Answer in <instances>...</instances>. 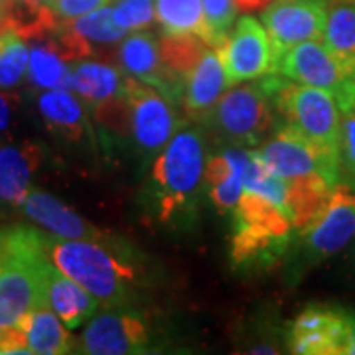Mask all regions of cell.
Returning <instances> with one entry per match:
<instances>
[{"label":"cell","instance_id":"26","mask_svg":"<svg viewBox=\"0 0 355 355\" xmlns=\"http://www.w3.org/2000/svg\"><path fill=\"white\" fill-rule=\"evenodd\" d=\"M26 336L32 354L60 355L69 354L73 347L71 334L62 326L60 316L42 306L26 314Z\"/></svg>","mask_w":355,"mask_h":355},{"label":"cell","instance_id":"22","mask_svg":"<svg viewBox=\"0 0 355 355\" xmlns=\"http://www.w3.org/2000/svg\"><path fill=\"white\" fill-rule=\"evenodd\" d=\"M38 113L53 137L79 142L87 132V114L81 99L67 89H48L38 97Z\"/></svg>","mask_w":355,"mask_h":355},{"label":"cell","instance_id":"7","mask_svg":"<svg viewBox=\"0 0 355 355\" xmlns=\"http://www.w3.org/2000/svg\"><path fill=\"white\" fill-rule=\"evenodd\" d=\"M286 343L292 354L352 355V312L310 304L291 324Z\"/></svg>","mask_w":355,"mask_h":355},{"label":"cell","instance_id":"6","mask_svg":"<svg viewBox=\"0 0 355 355\" xmlns=\"http://www.w3.org/2000/svg\"><path fill=\"white\" fill-rule=\"evenodd\" d=\"M355 241V190L338 184L326 209L300 233H294L288 249V268L294 279L342 253Z\"/></svg>","mask_w":355,"mask_h":355},{"label":"cell","instance_id":"31","mask_svg":"<svg viewBox=\"0 0 355 355\" xmlns=\"http://www.w3.org/2000/svg\"><path fill=\"white\" fill-rule=\"evenodd\" d=\"M30 51L26 40L12 30L0 32V87H16L28 73Z\"/></svg>","mask_w":355,"mask_h":355},{"label":"cell","instance_id":"33","mask_svg":"<svg viewBox=\"0 0 355 355\" xmlns=\"http://www.w3.org/2000/svg\"><path fill=\"white\" fill-rule=\"evenodd\" d=\"M113 18L123 30H148L156 20L154 0H113Z\"/></svg>","mask_w":355,"mask_h":355},{"label":"cell","instance_id":"5","mask_svg":"<svg viewBox=\"0 0 355 355\" xmlns=\"http://www.w3.org/2000/svg\"><path fill=\"white\" fill-rule=\"evenodd\" d=\"M277 130L300 137L338 162L342 135L340 103L324 89L292 83L284 77L277 89Z\"/></svg>","mask_w":355,"mask_h":355},{"label":"cell","instance_id":"28","mask_svg":"<svg viewBox=\"0 0 355 355\" xmlns=\"http://www.w3.org/2000/svg\"><path fill=\"white\" fill-rule=\"evenodd\" d=\"M342 109V135H340V184L355 190V76L338 97Z\"/></svg>","mask_w":355,"mask_h":355},{"label":"cell","instance_id":"20","mask_svg":"<svg viewBox=\"0 0 355 355\" xmlns=\"http://www.w3.org/2000/svg\"><path fill=\"white\" fill-rule=\"evenodd\" d=\"M294 237H279L268 231L233 227L231 235V265L237 270H263L279 265L286 257Z\"/></svg>","mask_w":355,"mask_h":355},{"label":"cell","instance_id":"40","mask_svg":"<svg viewBox=\"0 0 355 355\" xmlns=\"http://www.w3.org/2000/svg\"><path fill=\"white\" fill-rule=\"evenodd\" d=\"M36 2H44V4H50V0H36Z\"/></svg>","mask_w":355,"mask_h":355},{"label":"cell","instance_id":"16","mask_svg":"<svg viewBox=\"0 0 355 355\" xmlns=\"http://www.w3.org/2000/svg\"><path fill=\"white\" fill-rule=\"evenodd\" d=\"M20 211L26 219L46 229L53 237L60 239H87V241H109V237L101 229L91 225L85 217L73 211L62 200L48 191L32 188L26 200L20 203Z\"/></svg>","mask_w":355,"mask_h":355},{"label":"cell","instance_id":"35","mask_svg":"<svg viewBox=\"0 0 355 355\" xmlns=\"http://www.w3.org/2000/svg\"><path fill=\"white\" fill-rule=\"evenodd\" d=\"M26 316L0 330V354H32L26 336Z\"/></svg>","mask_w":355,"mask_h":355},{"label":"cell","instance_id":"12","mask_svg":"<svg viewBox=\"0 0 355 355\" xmlns=\"http://www.w3.org/2000/svg\"><path fill=\"white\" fill-rule=\"evenodd\" d=\"M277 73L292 83L324 89L336 95V99L352 79V73L338 62L322 40H308L291 48L277 64Z\"/></svg>","mask_w":355,"mask_h":355},{"label":"cell","instance_id":"2","mask_svg":"<svg viewBox=\"0 0 355 355\" xmlns=\"http://www.w3.org/2000/svg\"><path fill=\"white\" fill-rule=\"evenodd\" d=\"M109 241L60 239L40 231V253L58 270L89 291L101 304L121 308L137 288V268L114 253Z\"/></svg>","mask_w":355,"mask_h":355},{"label":"cell","instance_id":"38","mask_svg":"<svg viewBox=\"0 0 355 355\" xmlns=\"http://www.w3.org/2000/svg\"><path fill=\"white\" fill-rule=\"evenodd\" d=\"M352 355H355V312H352Z\"/></svg>","mask_w":355,"mask_h":355},{"label":"cell","instance_id":"19","mask_svg":"<svg viewBox=\"0 0 355 355\" xmlns=\"http://www.w3.org/2000/svg\"><path fill=\"white\" fill-rule=\"evenodd\" d=\"M231 85L217 48L209 46L198 65L191 69L190 76L186 77L184 93H182L184 111L193 121H203V116L214 109V105L221 99V95Z\"/></svg>","mask_w":355,"mask_h":355},{"label":"cell","instance_id":"23","mask_svg":"<svg viewBox=\"0 0 355 355\" xmlns=\"http://www.w3.org/2000/svg\"><path fill=\"white\" fill-rule=\"evenodd\" d=\"M71 62L64 55L62 48L53 38V32L32 40V50L28 60V81L34 87L67 89L73 91L71 83Z\"/></svg>","mask_w":355,"mask_h":355},{"label":"cell","instance_id":"34","mask_svg":"<svg viewBox=\"0 0 355 355\" xmlns=\"http://www.w3.org/2000/svg\"><path fill=\"white\" fill-rule=\"evenodd\" d=\"M107 4H113V0H50V8L60 20H76Z\"/></svg>","mask_w":355,"mask_h":355},{"label":"cell","instance_id":"8","mask_svg":"<svg viewBox=\"0 0 355 355\" xmlns=\"http://www.w3.org/2000/svg\"><path fill=\"white\" fill-rule=\"evenodd\" d=\"M330 0H275L261 10V22L270 38L275 71L286 51L308 42L322 40Z\"/></svg>","mask_w":355,"mask_h":355},{"label":"cell","instance_id":"36","mask_svg":"<svg viewBox=\"0 0 355 355\" xmlns=\"http://www.w3.org/2000/svg\"><path fill=\"white\" fill-rule=\"evenodd\" d=\"M18 97L12 93H2L0 91V135H4L8 128L12 127L14 114L18 111Z\"/></svg>","mask_w":355,"mask_h":355},{"label":"cell","instance_id":"32","mask_svg":"<svg viewBox=\"0 0 355 355\" xmlns=\"http://www.w3.org/2000/svg\"><path fill=\"white\" fill-rule=\"evenodd\" d=\"M205 16L203 42L211 48H221L229 38L239 16V6L235 0H202Z\"/></svg>","mask_w":355,"mask_h":355},{"label":"cell","instance_id":"39","mask_svg":"<svg viewBox=\"0 0 355 355\" xmlns=\"http://www.w3.org/2000/svg\"><path fill=\"white\" fill-rule=\"evenodd\" d=\"M6 263H8V257H6V253H4L2 247H0V272H2V268L6 266Z\"/></svg>","mask_w":355,"mask_h":355},{"label":"cell","instance_id":"14","mask_svg":"<svg viewBox=\"0 0 355 355\" xmlns=\"http://www.w3.org/2000/svg\"><path fill=\"white\" fill-rule=\"evenodd\" d=\"M36 270L42 288V302L51 312H55L69 330H76L95 316L101 302L76 280L58 270L48 259L42 257V253L36 261Z\"/></svg>","mask_w":355,"mask_h":355},{"label":"cell","instance_id":"11","mask_svg":"<svg viewBox=\"0 0 355 355\" xmlns=\"http://www.w3.org/2000/svg\"><path fill=\"white\" fill-rule=\"evenodd\" d=\"M254 154L280 180H294L300 176L320 174L326 178L331 186L340 184L338 162L324 153H320L300 137L286 130H277L275 137L265 142L259 150H254Z\"/></svg>","mask_w":355,"mask_h":355},{"label":"cell","instance_id":"17","mask_svg":"<svg viewBox=\"0 0 355 355\" xmlns=\"http://www.w3.org/2000/svg\"><path fill=\"white\" fill-rule=\"evenodd\" d=\"M44 162V148L34 140L0 144V202L20 207Z\"/></svg>","mask_w":355,"mask_h":355},{"label":"cell","instance_id":"30","mask_svg":"<svg viewBox=\"0 0 355 355\" xmlns=\"http://www.w3.org/2000/svg\"><path fill=\"white\" fill-rule=\"evenodd\" d=\"M69 30H73L83 40H87L91 48L95 46H113L127 38V30L114 22L113 6L107 4L95 12H89L76 20H64Z\"/></svg>","mask_w":355,"mask_h":355},{"label":"cell","instance_id":"41","mask_svg":"<svg viewBox=\"0 0 355 355\" xmlns=\"http://www.w3.org/2000/svg\"><path fill=\"white\" fill-rule=\"evenodd\" d=\"M2 2H4V0H0V6H2Z\"/></svg>","mask_w":355,"mask_h":355},{"label":"cell","instance_id":"29","mask_svg":"<svg viewBox=\"0 0 355 355\" xmlns=\"http://www.w3.org/2000/svg\"><path fill=\"white\" fill-rule=\"evenodd\" d=\"M209 44L196 34H184V36H162L160 42V55L166 69L174 73L186 83V77L190 76L191 69L202 60Z\"/></svg>","mask_w":355,"mask_h":355},{"label":"cell","instance_id":"15","mask_svg":"<svg viewBox=\"0 0 355 355\" xmlns=\"http://www.w3.org/2000/svg\"><path fill=\"white\" fill-rule=\"evenodd\" d=\"M40 257V233L36 249L24 259H8L0 272V330L18 322L28 312L42 308L36 261Z\"/></svg>","mask_w":355,"mask_h":355},{"label":"cell","instance_id":"10","mask_svg":"<svg viewBox=\"0 0 355 355\" xmlns=\"http://www.w3.org/2000/svg\"><path fill=\"white\" fill-rule=\"evenodd\" d=\"M148 345L150 331L144 320L121 306L107 310L89 322L77 352L91 355L146 354Z\"/></svg>","mask_w":355,"mask_h":355},{"label":"cell","instance_id":"1","mask_svg":"<svg viewBox=\"0 0 355 355\" xmlns=\"http://www.w3.org/2000/svg\"><path fill=\"white\" fill-rule=\"evenodd\" d=\"M205 146L198 128L180 127L154 158L144 186V205L162 223H186L205 190Z\"/></svg>","mask_w":355,"mask_h":355},{"label":"cell","instance_id":"37","mask_svg":"<svg viewBox=\"0 0 355 355\" xmlns=\"http://www.w3.org/2000/svg\"><path fill=\"white\" fill-rule=\"evenodd\" d=\"M237 6H239V12H257V10H263L266 8L270 2L275 0H235Z\"/></svg>","mask_w":355,"mask_h":355},{"label":"cell","instance_id":"9","mask_svg":"<svg viewBox=\"0 0 355 355\" xmlns=\"http://www.w3.org/2000/svg\"><path fill=\"white\" fill-rule=\"evenodd\" d=\"M229 85L253 81L275 71V55L263 22L253 16L239 18L229 38L217 48Z\"/></svg>","mask_w":355,"mask_h":355},{"label":"cell","instance_id":"4","mask_svg":"<svg viewBox=\"0 0 355 355\" xmlns=\"http://www.w3.org/2000/svg\"><path fill=\"white\" fill-rule=\"evenodd\" d=\"M103 127L123 130L142 160L156 158L180 128L176 103L158 89L127 77L121 99L99 116Z\"/></svg>","mask_w":355,"mask_h":355},{"label":"cell","instance_id":"24","mask_svg":"<svg viewBox=\"0 0 355 355\" xmlns=\"http://www.w3.org/2000/svg\"><path fill=\"white\" fill-rule=\"evenodd\" d=\"M286 182V211L292 219L294 233L304 231L330 202L336 186L320 174L300 176Z\"/></svg>","mask_w":355,"mask_h":355},{"label":"cell","instance_id":"27","mask_svg":"<svg viewBox=\"0 0 355 355\" xmlns=\"http://www.w3.org/2000/svg\"><path fill=\"white\" fill-rule=\"evenodd\" d=\"M154 12L162 36L196 34L203 38L205 16L202 0H154Z\"/></svg>","mask_w":355,"mask_h":355},{"label":"cell","instance_id":"25","mask_svg":"<svg viewBox=\"0 0 355 355\" xmlns=\"http://www.w3.org/2000/svg\"><path fill=\"white\" fill-rule=\"evenodd\" d=\"M322 42L355 76V0H330Z\"/></svg>","mask_w":355,"mask_h":355},{"label":"cell","instance_id":"3","mask_svg":"<svg viewBox=\"0 0 355 355\" xmlns=\"http://www.w3.org/2000/svg\"><path fill=\"white\" fill-rule=\"evenodd\" d=\"M282 79L280 73L270 71L253 81L231 85L202 123L221 142L239 148L265 142L277 130V89Z\"/></svg>","mask_w":355,"mask_h":355},{"label":"cell","instance_id":"18","mask_svg":"<svg viewBox=\"0 0 355 355\" xmlns=\"http://www.w3.org/2000/svg\"><path fill=\"white\" fill-rule=\"evenodd\" d=\"M245 148H227L205 160V190L219 214H233L243 193V174L249 160Z\"/></svg>","mask_w":355,"mask_h":355},{"label":"cell","instance_id":"13","mask_svg":"<svg viewBox=\"0 0 355 355\" xmlns=\"http://www.w3.org/2000/svg\"><path fill=\"white\" fill-rule=\"evenodd\" d=\"M119 67L125 76L158 89L162 95L176 103L182 101L184 81L166 69L160 55V42L153 32H130L119 46Z\"/></svg>","mask_w":355,"mask_h":355},{"label":"cell","instance_id":"21","mask_svg":"<svg viewBox=\"0 0 355 355\" xmlns=\"http://www.w3.org/2000/svg\"><path fill=\"white\" fill-rule=\"evenodd\" d=\"M125 81L127 76H123V69L114 65L93 60H79L71 65L73 91L91 113L116 101L125 91Z\"/></svg>","mask_w":355,"mask_h":355}]
</instances>
